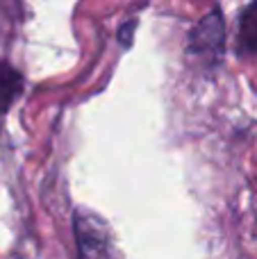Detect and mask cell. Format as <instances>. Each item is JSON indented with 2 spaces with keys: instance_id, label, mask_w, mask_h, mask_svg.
<instances>
[{
  "instance_id": "6da1fadb",
  "label": "cell",
  "mask_w": 257,
  "mask_h": 259,
  "mask_svg": "<svg viewBox=\"0 0 257 259\" xmlns=\"http://www.w3.org/2000/svg\"><path fill=\"white\" fill-rule=\"evenodd\" d=\"M239 53L241 55H257V3L246 9L241 16V32H239Z\"/></svg>"
}]
</instances>
